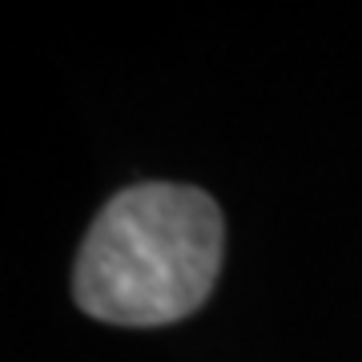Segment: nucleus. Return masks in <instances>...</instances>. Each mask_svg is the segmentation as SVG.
<instances>
[{
	"label": "nucleus",
	"instance_id": "obj_1",
	"mask_svg": "<svg viewBox=\"0 0 362 362\" xmlns=\"http://www.w3.org/2000/svg\"><path fill=\"white\" fill-rule=\"evenodd\" d=\"M218 202L194 185H129L81 242L77 306L113 326H165L194 314L221 270Z\"/></svg>",
	"mask_w": 362,
	"mask_h": 362
}]
</instances>
